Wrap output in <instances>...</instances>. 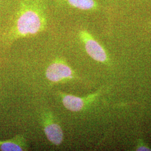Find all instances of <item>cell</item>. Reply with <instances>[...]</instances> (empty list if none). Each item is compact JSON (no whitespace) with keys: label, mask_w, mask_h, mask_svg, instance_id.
I'll use <instances>...</instances> for the list:
<instances>
[{"label":"cell","mask_w":151,"mask_h":151,"mask_svg":"<svg viewBox=\"0 0 151 151\" xmlns=\"http://www.w3.org/2000/svg\"><path fill=\"white\" fill-rule=\"evenodd\" d=\"M47 19L43 3L39 0H22L8 34L10 42L43 32Z\"/></svg>","instance_id":"6da1fadb"},{"label":"cell","mask_w":151,"mask_h":151,"mask_svg":"<svg viewBox=\"0 0 151 151\" xmlns=\"http://www.w3.org/2000/svg\"><path fill=\"white\" fill-rule=\"evenodd\" d=\"M45 76L49 81L54 83L69 80L74 77L73 71L65 60L61 58L56 59L49 65Z\"/></svg>","instance_id":"7a4b0ae2"},{"label":"cell","mask_w":151,"mask_h":151,"mask_svg":"<svg viewBox=\"0 0 151 151\" xmlns=\"http://www.w3.org/2000/svg\"><path fill=\"white\" fill-rule=\"evenodd\" d=\"M43 130L49 141L55 146L60 145L63 140V133L61 127L50 112H46L43 116Z\"/></svg>","instance_id":"3957f363"},{"label":"cell","mask_w":151,"mask_h":151,"mask_svg":"<svg viewBox=\"0 0 151 151\" xmlns=\"http://www.w3.org/2000/svg\"><path fill=\"white\" fill-rule=\"evenodd\" d=\"M80 37L85 44V48L87 54L92 59L103 63L107 60L108 57L105 50L88 32L82 31L80 33Z\"/></svg>","instance_id":"277c9868"},{"label":"cell","mask_w":151,"mask_h":151,"mask_svg":"<svg viewBox=\"0 0 151 151\" xmlns=\"http://www.w3.org/2000/svg\"><path fill=\"white\" fill-rule=\"evenodd\" d=\"M59 95L61 97L63 106L68 110L77 112L80 111L85 107L87 103L91 102L98 95V93L91 95L86 97H80L70 94L60 92Z\"/></svg>","instance_id":"5b68a950"},{"label":"cell","mask_w":151,"mask_h":151,"mask_svg":"<svg viewBox=\"0 0 151 151\" xmlns=\"http://www.w3.org/2000/svg\"><path fill=\"white\" fill-rule=\"evenodd\" d=\"M28 147L25 138L22 135H17L10 139L0 140V151H27Z\"/></svg>","instance_id":"8992f818"},{"label":"cell","mask_w":151,"mask_h":151,"mask_svg":"<svg viewBox=\"0 0 151 151\" xmlns=\"http://www.w3.org/2000/svg\"><path fill=\"white\" fill-rule=\"evenodd\" d=\"M65 1L74 8L82 10H88L96 7V3L93 0H65Z\"/></svg>","instance_id":"52a82bcc"},{"label":"cell","mask_w":151,"mask_h":151,"mask_svg":"<svg viewBox=\"0 0 151 151\" xmlns=\"http://www.w3.org/2000/svg\"><path fill=\"white\" fill-rule=\"evenodd\" d=\"M138 151H151V150L146 147H143V146H141L139 148H138L137 149Z\"/></svg>","instance_id":"ba28073f"}]
</instances>
